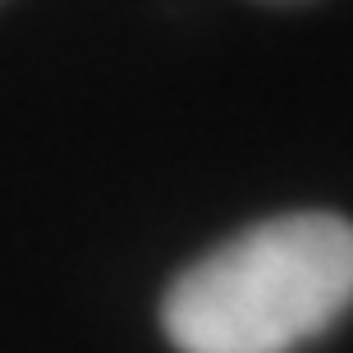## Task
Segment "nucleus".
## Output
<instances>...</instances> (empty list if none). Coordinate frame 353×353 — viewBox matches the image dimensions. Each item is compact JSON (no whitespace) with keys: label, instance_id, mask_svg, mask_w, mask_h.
<instances>
[{"label":"nucleus","instance_id":"obj_1","mask_svg":"<svg viewBox=\"0 0 353 353\" xmlns=\"http://www.w3.org/2000/svg\"><path fill=\"white\" fill-rule=\"evenodd\" d=\"M353 307V221L271 216L197 257L161 303L179 353H294Z\"/></svg>","mask_w":353,"mask_h":353}]
</instances>
